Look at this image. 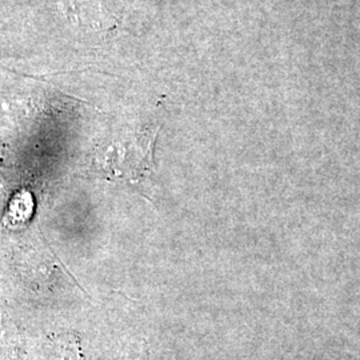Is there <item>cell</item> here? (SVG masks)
Segmentation results:
<instances>
[{
    "label": "cell",
    "instance_id": "obj_1",
    "mask_svg": "<svg viewBox=\"0 0 360 360\" xmlns=\"http://www.w3.org/2000/svg\"><path fill=\"white\" fill-rule=\"evenodd\" d=\"M32 210V196L28 193H19L10 203L7 218L10 223H22L31 217Z\"/></svg>",
    "mask_w": 360,
    "mask_h": 360
}]
</instances>
